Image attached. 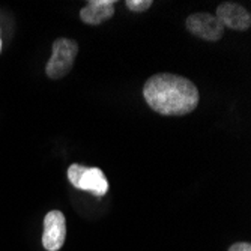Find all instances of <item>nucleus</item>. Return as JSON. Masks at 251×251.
<instances>
[{
    "instance_id": "obj_1",
    "label": "nucleus",
    "mask_w": 251,
    "mask_h": 251,
    "mask_svg": "<svg viewBox=\"0 0 251 251\" xmlns=\"http://www.w3.org/2000/svg\"><path fill=\"white\" fill-rule=\"evenodd\" d=\"M149 107L163 116H185L199 105V89L188 78L161 73L152 75L143 86Z\"/></svg>"
},
{
    "instance_id": "obj_2",
    "label": "nucleus",
    "mask_w": 251,
    "mask_h": 251,
    "mask_svg": "<svg viewBox=\"0 0 251 251\" xmlns=\"http://www.w3.org/2000/svg\"><path fill=\"white\" fill-rule=\"evenodd\" d=\"M51 51V57L45 65V73L53 80L63 78L73 70L75 57L78 54V44L74 39L57 38L53 42Z\"/></svg>"
},
{
    "instance_id": "obj_3",
    "label": "nucleus",
    "mask_w": 251,
    "mask_h": 251,
    "mask_svg": "<svg viewBox=\"0 0 251 251\" xmlns=\"http://www.w3.org/2000/svg\"><path fill=\"white\" fill-rule=\"evenodd\" d=\"M71 184L83 191L102 197L108 191V180L104 172L98 167H86L83 164H71L66 172Z\"/></svg>"
},
{
    "instance_id": "obj_4",
    "label": "nucleus",
    "mask_w": 251,
    "mask_h": 251,
    "mask_svg": "<svg viewBox=\"0 0 251 251\" xmlns=\"http://www.w3.org/2000/svg\"><path fill=\"white\" fill-rule=\"evenodd\" d=\"M185 27L196 38L209 42L220 41L224 35V27L220 23V20L208 12L191 14L185 21Z\"/></svg>"
},
{
    "instance_id": "obj_5",
    "label": "nucleus",
    "mask_w": 251,
    "mask_h": 251,
    "mask_svg": "<svg viewBox=\"0 0 251 251\" xmlns=\"http://www.w3.org/2000/svg\"><path fill=\"white\" fill-rule=\"evenodd\" d=\"M66 238V221L60 211H50L44 218L42 245L47 251H59Z\"/></svg>"
},
{
    "instance_id": "obj_6",
    "label": "nucleus",
    "mask_w": 251,
    "mask_h": 251,
    "mask_svg": "<svg viewBox=\"0 0 251 251\" xmlns=\"http://www.w3.org/2000/svg\"><path fill=\"white\" fill-rule=\"evenodd\" d=\"M223 27H229L233 30H247L251 26V15L248 9L239 3L233 2H223L217 8L215 15Z\"/></svg>"
},
{
    "instance_id": "obj_7",
    "label": "nucleus",
    "mask_w": 251,
    "mask_h": 251,
    "mask_svg": "<svg viewBox=\"0 0 251 251\" xmlns=\"http://www.w3.org/2000/svg\"><path fill=\"white\" fill-rule=\"evenodd\" d=\"M115 5L116 0H89L87 5L80 11V18L90 26L102 25L115 15Z\"/></svg>"
},
{
    "instance_id": "obj_8",
    "label": "nucleus",
    "mask_w": 251,
    "mask_h": 251,
    "mask_svg": "<svg viewBox=\"0 0 251 251\" xmlns=\"http://www.w3.org/2000/svg\"><path fill=\"white\" fill-rule=\"evenodd\" d=\"M125 5L132 12H146L153 5V2L152 0H126Z\"/></svg>"
},
{
    "instance_id": "obj_9",
    "label": "nucleus",
    "mask_w": 251,
    "mask_h": 251,
    "mask_svg": "<svg viewBox=\"0 0 251 251\" xmlns=\"http://www.w3.org/2000/svg\"><path fill=\"white\" fill-rule=\"evenodd\" d=\"M229 251H251V245L248 242H236L229 248Z\"/></svg>"
},
{
    "instance_id": "obj_10",
    "label": "nucleus",
    "mask_w": 251,
    "mask_h": 251,
    "mask_svg": "<svg viewBox=\"0 0 251 251\" xmlns=\"http://www.w3.org/2000/svg\"><path fill=\"white\" fill-rule=\"evenodd\" d=\"M0 49H2V42H0Z\"/></svg>"
}]
</instances>
